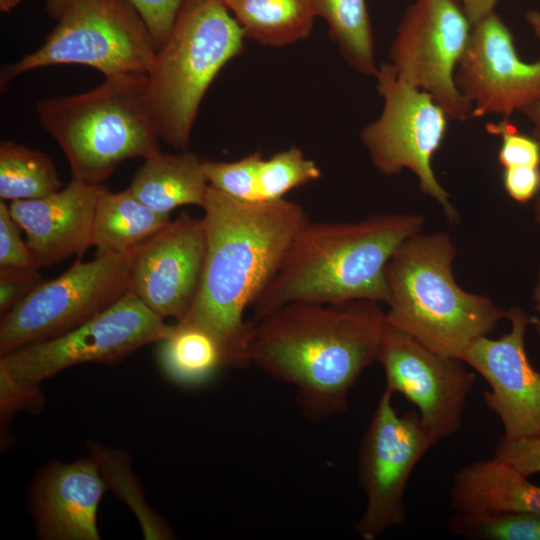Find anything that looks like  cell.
<instances>
[{
	"label": "cell",
	"instance_id": "24",
	"mask_svg": "<svg viewBox=\"0 0 540 540\" xmlns=\"http://www.w3.org/2000/svg\"><path fill=\"white\" fill-rule=\"evenodd\" d=\"M346 62L356 71L376 76L373 33L365 0H313Z\"/></svg>",
	"mask_w": 540,
	"mask_h": 540
},
{
	"label": "cell",
	"instance_id": "18",
	"mask_svg": "<svg viewBox=\"0 0 540 540\" xmlns=\"http://www.w3.org/2000/svg\"><path fill=\"white\" fill-rule=\"evenodd\" d=\"M104 186L72 178L61 190L33 200H16L9 211L26 233V244L38 267L83 253L92 246L96 203Z\"/></svg>",
	"mask_w": 540,
	"mask_h": 540
},
{
	"label": "cell",
	"instance_id": "14",
	"mask_svg": "<svg viewBox=\"0 0 540 540\" xmlns=\"http://www.w3.org/2000/svg\"><path fill=\"white\" fill-rule=\"evenodd\" d=\"M455 83L472 105V118H509L540 102V60L520 58L513 34L493 11L473 25Z\"/></svg>",
	"mask_w": 540,
	"mask_h": 540
},
{
	"label": "cell",
	"instance_id": "4",
	"mask_svg": "<svg viewBox=\"0 0 540 540\" xmlns=\"http://www.w3.org/2000/svg\"><path fill=\"white\" fill-rule=\"evenodd\" d=\"M455 257L447 232H420L403 241L385 267L386 319L427 348L461 359L468 346L493 331L508 312L456 283Z\"/></svg>",
	"mask_w": 540,
	"mask_h": 540
},
{
	"label": "cell",
	"instance_id": "22",
	"mask_svg": "<svg viewBox=\"0 0 540 540\" xmlns=\"http://www.w3.org/2000/svg\"><path fill=\"white\" fill-rule=\"evenodd\" d=\"M244 37L281 47L307 38L316 16L313 0H222Z\"/></svg>",
	"mask_w": 540,
	"mask_h": 540
},
{
	"label": "cell",
	"instance_id": "9",
	"mask_svg": "<svg viewBox=\"0 0 540 540\" xmlns=\"http://www.w3.org/2000/svg\"><path fill=\"white\" fill-rule=\"evenodd\" d=\"M375 77L383 109L360 135L372 164L384 175L410 170L420 191L439 203L452 223L458 222L459 213L432 168L449 116L428 93L403 80L390 63H382Z\"/></svg>",
	"mask_w": 540,
	"mask_h": 540
},
{
	"label": "cell",
	"instance_id": "31",
	"mask_svg": "<svg viewBox=\"0 0 540 540\" xmlns=\"http://www.w3.org/2000/svg\"><path fill=\"white\" fill-rule=\"evenodd\" d=\"M0 408L1 415L18 410L39 412L44 407V395L40 384L16 378L0 365Z\"/></svg>",
	"mask_w": 540,
	"mask_h": 540
},
{
	"label": "cell",
	"instance_id": "32",
	"mask_svg": "<svg viewBox=\"0 0 540 540\" xmlns=\"http://www.w3.org/2000/svg\"><path fill=\"white\" fill-rule=\"evenodd\" d=\"M20 227L9 207L0 201V267L39 268L20 237Z\"/></svg>",
	"mask_w": 540,
	"mask_h": 540
},
{
	"label": "cell",
	"instance_id": "8",
	"mask_svg": "<svg viewBox=\"0 0 540 540\" xmlns=\"http://www.w3.org/2000/svg\"><path fill=\"white\" fill-rule=\"evenodd\" d=\"M134 250L78 256L60 276L42 281L0 322V354L60 336L101 313L130 291Z\"/></svg>",
	"mask_w": 540,
	"mask_h": 540
},
{
	"label": "cell",
	"instance_id": "15",
	"mask_svg": "<svg viewBox=\"0 0 540 540\" xmlns=\"http://www.w3.org/2000/svg\"><path fill=\"white\" fill-rule=\"evenodd\" d=\"M205 254L203 219L182 213L135 249L130 292L162 319L182 320L197 295Z\"/></svg>",
	"mask_w": 540,
	"mask_h": 540
},
{
	"label": "cell",
	"instance_id": "1",
	"mask_svg": "<svg viewBox=\"0 0 540 540\" xmlns=\"http://www.w3.org/2000/svg\"><path fill=\"white\" fill-rule=\"evenodd\" d=\"M206 254L195 300L178 323L196 326L220 344L226 366L250 364L252 308L276 272L298 230L309 220L285 198L245 201L209 185L203 205Z\"/></svg>",
	"mask_w": 540,
	"mask_h": 540
},
{
	"label": "cell",
	"instance_id": "38",
	"mask_svg": "<svg viewBox=\"0 0 540 540\" xmlns=\"http://www.w3.org/2000/svg\"><path fill=\"white\" fill-rule=\"evenodd\" d=\"M532 126L531 135L540 143V102L521 111Z\"/></svg>",
	"mask_w": 540,
	"mask_h": 540
},
{
	"label": "cell",
	"instance_id": "41",
	"mask_svg": "<svg viewBox=\"0 0 540 540\" xmlns=\"http://www.w3.org/2000/svg\"><path fill=\"white\" fill-rule=\"evenodd\" d=\"M20 3V0H0V10L9 12Z\"/></svg>",
	"mask_w": 540,
	"mask_h": 540
},
{
	"label": "cell",
	"instance_id": "34",
	"mask_svg": "<svg viewBox=\"0 0 540 540\" xmlns=\"http://www.w3.org/2000/svg\"><path fill=\"white\" fill-rule=\"evenodd\" d=\"M145 21L156 49L168 38L184 0H129Z\"/></svg>",
	"mask_w": 540,
	"mask_h": 540
},
{
	"label": "cell",
	"instance_id": "42",
	"mask_svg": "<svg viewBox=\"0 0 540 540\" xmlns=\"http://www.w3.org/2000/svg\"><path fill=\"white\" fill-rule=\"evenodd\" d=\"M535 206H534V214H535V220L540 223V190L535 197Z\"/></svg>",
	"mask_w": 540,
	"mask_h": 540
},
{
	"label": "cell",
	"instance_id": "7",
	"mask_svg": "<svg viewBox=\"0 0 540 540\" xmlns=\"http://www.w3.org/2000/svg\"><path fill=\"white\" fill-rule=\"evenodd\" d=\"M45 10L54 29L38 49L1 69V92L17 76L54 65H85L105 77L150 71L157 49L129 0H46Z\"/></svg>",
	"mask_w": 540,
	"mask_h": 540
},
{
	"label": "cell",
	"instance_id": "33",
	"mask_svg": "<svg viewBox=\"0 0 540 540\" xmlns=\"http://www.w3.org/2000/svg\"><path fill=\"white\" fill-rule=\"evenodd\" d=\"M493 458L508 463L528 477L540 473V432L515 440L501 438Z\"/></svg>",
	"mask_w": 540,
	"mask_h": 540
},
{
	"label": "cell",
	"instance_id": "3",
	"mask_svg": "<svg viewBox=\"0 0 540 540\" xmlns=\"http://www.w3.org/2000/svg\"><path fill=\"white\" fill-rule=\"evenodd\" d=\"M419 214L386 213L359 221L308 220L292 239L281 265L253 304V321L293 302L388 303L385 267L407 238L420 233Z\"/></svg>",
	"mask_w": 540,
	"mask_h": 540
},
{
	"label": "cell",
	"instance_id": "10",
	"mask_svg": "<svg viewBox=\"0 0 540 540\" xmlns=\"http://www.w3.org/2000/svg\"><path fill=\"white\" fill-rule=\"evenodd\" d=\"M392 397L385 389L359 448V483L367 504L355 530L363 540H376L406 520L404 496L410 475L439 442L418 412L398 414Z\"/></svg>",
	"mask_w": 540,
	"mask_h": 540
},
{
	"label": "cell",
	"instance_id": "11",
	"mask_svg": "<svg viewBox=\"0 0 540 540\" xmlns=\"http://www.w3.org/2000/svg\"><path fill=\"white\" fill-rule=\"evenodd\" d=\"M172 326L129 291L82 325L1 356L0 365L16 378L40 384L74 365L117 363L167 337Z\"/></svg>",
	"mask_w": 540,
	"mask_h": 540
},
{
	"label": "cell",
	"instance_id": "23",
	"mask_svg": "<svg viewBox=\"0 0 540 540\" xmlns=\"http://www.w3.org/2000/svg\"><path fill=\"white\" fill-rule=\"evenodd\" d=\"M158 343V363L163 373L177 384L205 383L219 368L226 366L218 341L196 326L177 322L169 335Z\"/></svg>",
	"mask_w": 540,
	"mask_h": 540
},
{
	"label": "cell",
	"instance_id": "36",
	"mask_svg": "<svg viewBox=\"0 0 540 540\" xmlns=\"http://www.w3.org/2000/svg\"><path fill=\"white\" fill-rule=\"evenodd\" d=\"M503 186L519 203L534 199L540 190V167L514 166L503 168Z\"/></svg>",
	"mask_w": 540,
	"mask_h": 540
},
{
	"label": "cell",
	"instance_id": "5",
	"mask_svg": "<svg viewBox=\"0 0 540 540\" xmlns=\"http://www.w3.org/2000/svg\"><path fill=\"white\" fill-rule=\"evenodd\" d=\"M36 113L73 178L85 183L100 185L123 161L160 151L145 74L108 76L89 91L43 98Z\"/></svg>",
	"mask_w": 540,
	"mask_h": 540
},
{
	"label": "cell",
	"instance_id": "13",
	"mask_svg": "<svg viewBox=\"0 0 540 540\" xmlns=\"http://www.w3.org/2000/svg\"><path fill=\"white\" fill-rule=\"evenodd\" d=\"M377 361L385 389L410 401L438 441L458 432L476 381L462 359L437 353L388 324Z\"/></svg>",
	"mask_w": 540,
	"mask_h": 540
},
{
	"label": "cell",
	"instance_id": "16",
	"mask_svg": "<svg viewBox=\"0 0 540 540\" xmlns=\"http://www.w3.org/2000/svg\"><path fill=\"white\" fill-rule=\"evenodd\" d=\"M507 312L510 331L498 339L477 338L461 359L488 382L484 401L502 423V438L515 440L540 432V372L525 349L531 317L517 306Z\"/></svg>",
	"mask_w": 540,
	"mask_h": 540
},
{
	"label": "cell",
	"instance_id": "26",
	"mask_svg": "<svg viewBox=\"0 0 540 540\" xmlns=\"http://www.w3.org/2000/svg\"><path fill=\"white\" fill-rule=\"evenodd\" d=\"M108 489H111L135 513L146 539H171L167 524L145 502L140 483L131 472L127 456L95 442L89 445Z\"/></svg>",
	"mask_w": 540,
	"mask_h": 540
},
{
	"label": "cell",
	"instance_id": "6",
	"mask_svg": "<svg viewBox=\"0 0 540 540\" xmlns=\"http://www.w3.org/2000/svg\"><path fill=\"white\" fill-rule=\"evenodd\" d=\"M243 31L222 0H184L147 74L161 140L186 151L200 104L221 69L243 50Z\"/></svg>",
	"mask_w": 540,
	"mask_h": 540
},
{
	"label": "cell",
	"instance_id": "29",
	"mask_svg": "<svg viewBox=\"0 0 540 540\" xmlns=\"http://www.w3.org/2000/svg\"><path fill=\"white\" fill-rule=\"evenodd\" d=\"M262 154L257 151L232 162L203 161L208 184L228 196L245 201L262 200L258 170Z\"/></svg>",
	"mask_w": 540,
	"mask_h": 540
},
{
	"label": "cell",
	"instance_id": "39",
	"mask_svg": "<svg viewBox=\"0 0 540 540\" xmlns=\"http://www.w3.org/2000/svg\"><path fill=\"white\" fill-rule=\"evenodd\" d=\"M533 299L536 304L535 305L536 310L540 312V271H539L538 281L534 288ZM531 324L534 325L538 335L540 336V319L531 317Z\"/></svg>",
	"mask_w": 540,
	"mask_h": 540
},
{
	"label": "cell",
	"instance_id": "37",
	"mask_svg": "<svg viewBox=\"0 0 540 540\" xmlns=\"http://www.w3.org/2000/svg\"><path fill=\"white\" fill-rule=\"evenodd\" d=\"M497 0H461V4L472 25L494 11Z\"/></svg>",
	"mask_w": 540,
	"mask_h": 540
},
{
	"label": "cell",
	"instance_id": "27",
	"mask_svg": "<svg viewBox=\"0 0 540 540\" xmlns=\"http://www.w3.org/2000/svg\"><path fill=\"white\" fill-rule=\"evenodd\" d=\"M448 527L458 535L473 539L540 540V515L527 512L455 513Z\"/></svg>",
	"mask_w": 540,
	"mask_h": 540
},
{
	"label": "cell",
	"instance_id": "17",
	"mask_svg": "<svg viewBox=\"0 0 540 540\" xmlns=\"http://www.w3.org/2000/svg\"><path fill=\"white\" fill-rule=\"evenodd\" d=\"M106 489L91 456L47 465L31 489L37 536L44 540H99L97 511Z\"/></svg>",
	"mask_w": 540,
	"mask_h": 540
},
{
	"label": "cell",
	"instance_id": "2",
	"mask_svg": "<svg viewBox=\"0 0 540 540\" xmlns=\"http://www.w3.org/2000/svg\"><path fill=\"white\" fill-rule=\"evenodd\" d=\"M387 325L372 300L288 303L254 321L248 357L293 385L305 416L320 421L347 408L349 391L377 361Z\"/></svg>",
	"mask_w": 540,
	"mask_h": 540
},
{
	"label": "cell",
	"instance_id": "28",
	"mask_svg": "<svg viewBox=\"0 0 540 540\" xmlns=\"http://www.w3.org/2000/svg\"><path fill=\"white\" fill-rule=\"evenodd\" d=\"M321 169L301 149L292 146L262 159L258 170V188L262 200H277L294 188L321 177Z\"/></svg>",
	"mask_w": 540,
	"mask_h": 540
},
{
	"label": "cell",
	"instance_id": "40",
	"mask_svg": "<svg viewBox=\"0 0 540 540\" xmlns=\"http://www.w3.org/2000/svg\"><path fill=\"white\" fill-rule=\"evenodd\" d=\"M526 21L530 25L535 36L540 39V12L528 11L526 13Z\"/></svg>",
	"mask_w": 540,
	"mask_h": 540
},
{
	"label": "cell",
	"instance_id": "25",
	"mask_svg": "<svg viewBox=\"0 0 540 540\" xmlns=\"http://www.w3.org/2000/svg\"><path fill=\"white\" fill-rule=\"evenodd\" d=\"M62 187L55 165L47 154L12 141H1V200L39 199Z\"/></svg>",
	"mask_w": 540,
	"mask_h": 540
},
{
	"label": "cell",
	"instance_id": "35",
	"mask_svg": "<svg viewBox=\"0 0 540 540\" xmlns=\"http://www.w3.org/2000/svg\"><path fill=\"white\" fill-rule=\"evenodd\" d=\"M42 282L38 268L0 267V313L11 310Z\"/></svg>",
	"mask_w": 540,
	"mask_h": 540
},
{
	"label": "cell",
	"instance_id": "19",
	"mask_svg": "<svg viewBox=\"0 0 540 540\" xmlns=\"http://www.w3.org/2000/svg\"><path fill=\"white\" fill-rule=\"evenodd\" d=\"M451 506L458 514L527 512L540 515V486L517 469L492 458L455 474Z\"/></svg>",
	"mask_w": 540,
	"mask_h": 540
},
{
	"label": "cell",
	"instance_id": "12",
	"mask_svg": "<svg viewBox=\"0 0 540 540\" xmlns=\"http://www.w3.org/2000/svg\"><path fill=\"white\" fill-rule=\"evenodd\" d=\"M472 23L458 0H415L405 12L389 57L396 73L428 93L450 119L466 121L472 105L455 83Z\"/></svg>",
	"mask_w": 540,
	"mask_h": 540
},
{
	"label": "cell",
	"instance_id": "20",
	"mask_svg": "<svg viewBox=\"0 0 540 540\" xmlns=\"http://www.w3.org/2000/svg\"><path fill=\"white\" fill-rule=\"evenodd\" d=\"M203 161L188 150L176 154L160 150L144 159L128 188L142 203L162 214L183 205L203 207L209 187Z\"/></svg>",
	"mask_w": 540,
	"mask_h": 540
},
{
	"label": "cell",
	"instance_id": "21",
	"mask_svg": "<svg viewBox=\"0 0 540 540\" xmlns=\"http://www.w3.org/2000/svg\"><path fill=\"white\" fill-rule=\"evenodd\" d=\"M170 221V214L156 212L129 188L120 192L102 189L94 212L92 246L96 255L121 254L136 249Z\"/></svg>",
	"mask_w": 540,
	"mask_h": 540
},
{
	"label": "cell",
	"instance_id": "30",
	"mask_svg": "<svg viewBox=\"0 0 540 540\" xmlns=\"http://www.w3.org/2000/svg\"><path fill=\"white\" fill-rule=\"evenodd\" d=\"M486 130L501 138L498 161L503 168L540 167V143L532 135L520 132L508 118L487 124Z\"/></svg>",
	"mask_w": 540,
	"mask_h": 540
}]
</instances>
